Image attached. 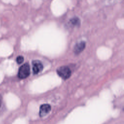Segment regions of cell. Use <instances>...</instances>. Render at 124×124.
Wrapping results in <instances>:
<instances>
[{
    "label": "cell",
    "instance_id": "obj_6",
    "mask_svg": "<svg viewBox=\"0 0 124 124\" xmlns=\"http://www.w3.org/2000/svg\"><path fill=\"white\" fill-rule=\"evenodd\" d=\"M69 22L70 24L73 26H79L80 24V21L78 17H74L71 18Z\"/></svg>",
    "mask_w": 124,
    "mask_h": 124
},
{
    "label": "cell",
    "instance_id": "obj_5",
    "mask_svg": "<svg viewBox=\"0 0 124 124\" xmlns=\"http://www.w3.org/2000/svg\"><path fill=\"white\" fill-rule=\"evenodd\" d=\"M86 43L84 41H80L77 43L74 47V52L75 54H80L85 48Z\"/></svg>",
    "mask_w": 124,
    "mask_h": 124
},
{
    "label": "cell",
    "instance_id": "obj_2",
    "mask_svg": "<svg viewBox=\"0 0 124 124\" xmlns=\"http://www.w3.org/2000/svg\"><path fill=\"white\" fill-rule=\"evenodd\" d=\"M30 74V66L28 63H26L20 66L18 72V77L20 79L27 78Z\"/></svg>",
    "mask_w": 124,
    "mask_h": 124
},
{
    "label": "cell",
    "instance_id": "obj_1",
    "mask_svg": "<svg viewBox=\"0 0 124 124\" xmlns=\"http://www.w3.org/2000/svg\"><path fill=\"white\" fill-rule=\"evenodd\" d=\"M58 75L63 79H67L71 75V71L70 68L66 66H62L57 69Z\"/></svg>",
    "mask_w": 124,
    "mask_h": 124
},
{
    "label": "cell",
    "instance_id": "obj_4",
    "mask_svg": "<svg viewBox=\"0 0 124 124\" xmlns=\"http://www.w3.org/2000/svg\"><path fill=\"white\" fill-rule=\"evenodd\" d=\"M51 109V106L48 104H45L42 105L40 107L39 116L41 117H43L46 116L49 113Z\"/></svg>",
    "mask_w": 124,
    "mask_h": 124
},
{
    "label": "cell",
    "instance_id": "obj_3",
    "mask_svg": "<svg viewBox=\"0 0 124 124\" xmlns=\"http://www.w3.org/2000/svg\"><path fill=\"white\" fill-rule=\"evenodd\" d=\"M32 71L34 74H38L41 72L43 69V65L41 62L38 60H33L32 62Z\"/></svg>",
    "mask_w": 124,
    "mask_h": 124
},
{
    "label": "cell",
    "instance_id": "obj_7",
    "mask_svg": "<svg viewBox=\"0 0 124 124\" xmlns=\"http://www.w3.org/2000/svg\"><path fill=\"white\" fill-rule=\"evenodd\" d=\"M16 62L18 64H21L24 61V58L22 56H18L16 59Z\"/></svg>",
    "mask_w": 124,
    "mask_h": 124
},
{
    "label": "cell",
    "instance_id": "obj_8",
    "mask_svg": "<svg viewBox=\"0 0 124 124\" xmlns=\"http://www.w3.org/2000/svg\"><path fill=\"white\" fill-rule=\"evenodd\" d=\"M1 100H0V106H1Z\"/></svg>",
    "mask_w": 124,
    "mask_h": 124
}]
</instances>
